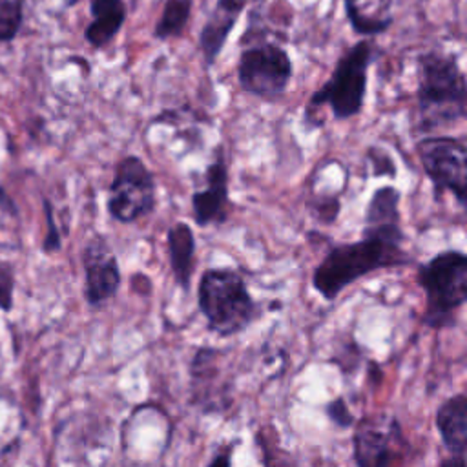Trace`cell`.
Returning <instances> with one entry per match:
<instances>
[{"mask_svg": "<svg viewBox=\"0 0 467 467\" xmlns=\"http://www.w3.org/2000/svg\"><path fill=\"white\" fill-rule=\"evenodd\" d=\"M44 215H46V237L42 241V250L46 254L58 252L60 246H62V237H60V230H58L57 221H55L53 206L47 199H44Z\"/></svg>", "mask_w": 467, "mask_h": 467, "instance_id": "obj_24", "label": "cell"}, {"mask_svg": "<svg viewBox=\"0 0 467 467\" xmlns=\"http://www.w3.org/2000/svg\"><path fill=\"white\" fill-rule=\"evenodd\" d=\"M84 299L88 306L100 308L111 301L122 283L119 259L102 234H93L82 248Z\"/></svg>", "mask_w": 467, "mask_h": 467, "instance_id": "obj_11", "label": "cell"}, {"mask_svg": "<svg viewBox=\"0 0 467 467\" xmlns=\"http://www.w3.org/2000/svg\"><path fill=\"white\" fill-rule=\"evenodd\" d=\"M407 235L398 224H363L361 237L330 244L312 272V288L334 301L347 286L378 270L401 268L414 263L405 250Z\"/></svg>", "mask_w": 467, "mask_h": 467, "instance_id": "obj_1", "label": "cell"}, {"mask_svg": "<svg viewBox=\"0 0 467 467\" xmlns=\"http://www.w3.org/2000/svg\"><path fill=\"white\" fill-rule=\"evenodd\" d=\"M11 215H16V206L11 201V197L4 192V188H0V224L5 217H11Z\"/></svg>", "mask_w": 467, "mask_h": 467, "instance_id": "obj_26", "label": "cell"}, {"mask_svg": "<svg viewBox=\"0 0 467 467\" xmlns=\"http://www.w3.org/2000/svg\"><path fill=\"white\" fill-rule=\"evenodd\" d=\"M352 429V460L358 467H387L405 454L407 440L396 416H367L356 420Z\"/></svg>", "mask_w": 467, "mask_h": 467, "instance_id": "obj_9", "label": "cell"}, {"mask_svg": "<svg viewBox=\"0 0 467 467\" xmlns=\"http://www.w3.org/2000/svg\"><path fill=\"white\" fill-rule=\"evenodd\" d=\"M223 348L197 347L190 363V401L204 414L226 410L232 403V381L223 379Z\"/></svg>", "mask_w": 467, "mask_h": 467, "instance_id": "obj_10", "label": "cell"}, {"mask_svg": "<svg viewBox=\"0 0 467 467\" xmlns=\"http://www.w3.org/2000/svg\"><path fill=\"white\" fill-rule=\"evenodd\" d=\"M192 219L199 228L224 224L230 217L232 201L228 192V162L223 144L213 150L212 161L204 168V186L190 197Z\"/></svg>", "mask_w": 467, "mask_h": 467, "instance_id": "obj_12", "label": "cell"}, {"mask_svg": "<svg viewBox=\"0 0 467 467\" xmlns=\"http://www.w3.org/2000/svg\"><path fill=\"white\" fill-rule=\"evenodd\" d=\"M166 244L173 281L184 294H188L197 255V241L192 226L186 221H175L166 232Z\"/></svg>", "mask_w": 467, "mask_h": 467, "instance_id": "obj_15", "label": "cell"}, {"mask_svg": "<svg viewBox=\"0 0 467 467\" xmlns=\"http://www.w3.org/2000/svg\"><path fill=\"white\" fill-rule=\"evenodd\" d=\"M361 4H363V0H343V9H345V13H350V11L358 9Z\"/></svg>", "mask_w": 467, "mask_h": 467, "instance_id": "obj_28", "label": "cell"}, {"mask_svg": "<svg viewBox=\"0 0 467 467\" xmlns=\"http://www.w3.org/2000/svg\"><path fill=\"white\" fill-rule=\"evenodd\" d=\"M416 283L425 294L421 323L432 330L454 328L467 301V255L447 248L416 268Z\"/></svg>", "mask_w": 467, "mask_h": 467, "instance_id": "obj_5", "label": "cell"}, {"mask_svg": "<svg viewBox=\"0 0 467 467\" xmlns=\"http://www.w3.org/2000/svg\"><path fill=\"white\" fill-rule=\"evenodd\" d=\"M244 9L246 0H215L199 31V51L206 69L215 66Z\"/></svg>", "mask_w": 467, "mask_h": 467, "instance_id": "obj_14", "label": "cell"}, {"mask_svg": "<svg viewBox=\"0 0 467 467\" xmlns=\"http://www.w3.org/2000/svg\"><path fill=\"white\" fill-rule=\"evenodd\" d=\"M365 359V352L361 348V345L352 337H347L339 347L337 350L334 352V356L330 358L332 363H336V367L339 368V372L345 376V378H352L359 368H361V363Z\"/></svg>", "mask_w": 467, "mask_h": 467, "instance_id": "obj_20", "label": "cell"}, {"mask_svg": "<svg viewBox=\"0 0 467 467\" xmlns=\"http://www.w3.org/2000/svg\"><path fill=\"white\" fill-rule=\"evenodd\" d=\"M235 77L244 93L274 102L286 93L294 77V62L279 42L261 38L241 49Z\"/></svg>", "mask_w": 467, "mask_h": 467, "instance_id": "obj_6", "label": "cell"}, {"mask_svg": "<svg viewBox=\"0 0 467 467\" xmlns=\"http://www.w3.org/2000/svg\"><path fill=\"white\" fill-rule=\"evenodd\" d=\"M255 2H261V0H255ZM263 2H265V0H263Z\"/></svg>", "mask_w": 467, "mask_h": 467, "instance_id": "obj_29", "label": "cell"}, {"mask_svg": "<svg viewBox=\"0 0 467 467\" xmlns=\"http://www.w3.org/2000/svg\"><path fill=\"white\" fill-rule=\"evenodd\" d=\"M323 414L339 431L352 429L354 423H356V416L352 414V410H350V407H348V403L343 396H336V398L328 400L323 405Z\"/></svg>", "mask_w": 467, "mask_h": 467, "instance_id": "obj_23", "label": "cell"}, {"mask_svg": "<svg viewBox=\"0 0 467 467\" xmlns=\"http://www.w3.org/2000/svg\"><path fill=\"white\" fill-rule=\"evenodd\" d=\"M365 161L370 166V177H396V162L392 155L378 144H370L365 150Z\"/></svg>", "mask_w": 467, "mask_h": 467, "instance_id": "obj_22", "label": "cell"}, {"mask_svg": "<svg viewBox=\"0 0 467 467\" xmlns=\"http://www.w3.org/2000/svg\"><path fill=\"white\" fill-rule=\"evenodd\" d=\"M157 206V181L139 155H124L113 170L108 186L106 210L117 223L130 224L153 213Z\"/></svg>", "mask_w": 467, "mask_h": 467, "instance_id": "obj_8", "label": "cell"}, {"mask_svg": "<svg viewBox=\"0 0 467 467\" xmlns=\"http://www.w3.org/2000/svg\"><path fill=\"white\" fill-rule=\"evenodd\" d=\"M192 9L193 0H166L153 26V38L161 42L179 38L190 22Z\"/></svg>", "mask_w": 467, "mask_h": 467, "instance_id": "obj_18", "label": "cell"}, {"mask_svg": "<svg viewBox=\"0 0 467 467\" xmlns=\"http://www.w3.org/2000/svg\"><path fill=\"white\" fill-rule=\"evenodd\" d=\"M197 306L206 328L219 337L244 332L263 312L244 277L232 266H210L201 274Z\"/></svg>", "mask_w": 467, "mask_h": 467, "instance_id": "obj_4", "label": "cell"}, {"mask_svg": "<svg viewBox=\"0 0 467 467\" xmlns=\"http://www.w3.org/2000/svg\"><path fill=\"white\" fill-rule=\"evenodd\" d=\"M15 292V274L9 263H0V308L9 312L13 306Z\"/></svg>", "mask_w": 467, "mask_h": 467, "instance_id": "obj_25", "label": "cell"}, {"mask_svg": "<svg viewBox=\"0 0 467 467\" xmlns=\"http://www.w3.org/2000/svg\"><path fill=\"white\" fill-rule=\"evenodd\" d=\"M308 215L321 223V224H332L334 221H337L339 212H341V201L337 195L328 193V195H314L306 201L305 204Z\"/></svg>", "mask_w": 467, "mask_h": 467, "instance_id": "obj_21", "label": "cell"}, {"mask_svg": "<svg viewBox=\"0 0 467 467\" xmlns=\"http://www.w3.org/2000/svg\"><path fill=\"white\" fill-rule=\"evenodd\" d=\"M418 130L432 133L467 115V80L454 53L429 49L416 57Z\"/></svg>", "mask_w": 467, "mask_h": 467, "instance_id": "obj_2", "label": "cell"}, {"mask_svg": "<svg viewBox=\"0 0 467 467\" xmlns=\"http://www.w3.org/2000/svg\"><path fill=\"white\" fill-rule=\"evenodd\" d=\"M89 24L84 27V40L93 49L109 46L120 33L128 11L124 0H89Z\"/></svg>", "mask_w": 467, "mask_h": 467, "instance_id": "obj_16", "label": "cell"}, {"mask_svg": "<svg viewBox=\"0 0 467 467\" xmlns=\"http://www.w3.org/2000/svg\"><path fill=\"white\" fill-rule=\"evenodd\" d=\"M434 425L440 434L441 447L447 458L440 462L441 467H465L467 451V394L456 392L445 398L436 412Z\"/></svg>", "mask_w": 467, "mask_h": 467, "instance_id": "obj_13", "label": "cell"}, {"mask_svg": "<svg viewBox=\"0 0 467 467\" xmlns=\"http://www.w3.org/2000/svg\"><path fill=\"white\" fill-rule=\"evenodd\" d=\"M378 49L368 36H361L358 42L348 46L336 60L330 77L310 95L303 120L308 131L319 128L317 115L328 108L334 120H348L363 111L368 71L374 64Z\"/></svg>", "mask_w": 467, "mask_h": 467, "instance_id": "obj_3", "label": "cell"}, {"mask_svg": "<svg viewBox=\"0 0 467 467\" xmlns=\"http://www.w3.org/2000/svg\"><path fill=\"white\" fill-rule=\"evenodd\" d=\"M416 155L432 186L434 201L445 192L452 193L458 206H467V146L462 137L425 135L416 146Z\"/></svg>", "mask_w": 467, "mask_h": 467, "instance_id": "obj_7", "label": "cell"}, {"mask_svg": "<svg viewBox=\"0 0 467 467\" xmlns=\"http://www.w3.org/2000/svg\"><path fill=\"white\" fill-rule=\"evenodd\" d=\"M232 463V456L230 452H215L210 460H208V465H230Z\"/></svg>", "mask_w": 467, "mask_h": 467, "instance_id": "obj_27", "label": "cell"}, {"mask_svg": "<svg viewBox=\"0 0 467 467\" xmlns=\"http://www.w3.org/2000/svg\"><path fill=\"white\" fill-rule=\"evenodd\" d=\"M24 24V0H0V44L16 38Z\"/></svg>", "mask_w": 467, "mask_h": 467, "instance_id": "obj_19", "label": "cell"}, {"mask_svg": "<svg viewBox=\"0 0 467 467\" xmlns=\"http://www.w3.org/2000/svg\"><path fill=\"white\" fill-rule=\"evenodd\" d=\"M401 192L394 184L376 188L367 202L363 224H398L401 223Z\"/></svg>", "mask_w": 467, "mask_h": 467, "instance_id": "obj_17", "label": "cell"}]
</instances>
